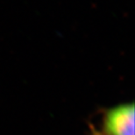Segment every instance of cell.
<instances>
[{
	"label": "cell",
	"instance_id": "7a4b0ae2",
	"mask_svg": "<svg viewBox=\"0 0 135 135\" xmlns=\"http://www.w3.org/2000/svg\"><path fill=\"white\" fill-rule=\"evenodd\" d=\"M89 127H90V135H104L101 131L98 130L96 126L92 124H90Z\"/></svg>",
	"mask_w": 135,
	"mask_h": 135
},
{
	"label": "cell",
	"instance_id": "6da1fadb",
	"mask_svg": "<svg viewBox=\"0 0 135 135\" xmlns=\"http://www.w3.org/2000/svg\"><path fill=\"white\" fill-rule=\"evenodd\" d=\"M101 126L104 135H134V104L126 103L105 109Z\"/></svg>",
	"mask_w": 135,
	"mask_h": 135
}]
</instances>
